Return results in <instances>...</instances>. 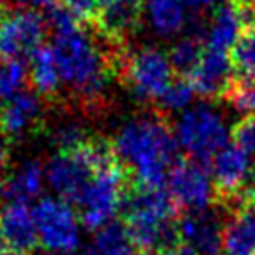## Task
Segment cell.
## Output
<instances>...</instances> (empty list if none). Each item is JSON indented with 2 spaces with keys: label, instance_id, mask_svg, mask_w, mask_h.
Segmentation results:
<instances>
[{
  "label": "cell",
  "instance_id": "obj_1",
  "mask_svg": "<svg viewBox=\"0 0 255 255\" xmlns=\"http://www.w3.org/2000/svg\"><path fill=\"white\" fill-rule=\"evenodd\" d=\"M115 159L126 167L139 186L161 188L175 167L178 144L173 129L158 117H133L126 120L113 137Z\"/></svg>",
  "mask_w": 255,
  "mask_h": 255
},
{
  "label": "cell",
  "instance_id": "obj_2",
  "mask_svg": "<svg viewBox=\"0 0 255 255\" xmlns=\"http://www.w3.org/2000/svg\"><path fill=\"white\" fill-rule=\"evenodd\" d=\"M62 85L83 100L104 94L109 81V62L98 41L77 23L53 30V45Z\"/></svg>",
  "mask_w": 255,
  "mask_h": 255
},
{
  "label": "cell",
  "instance_id": "obj_3",
  "mask_svg": "<svg viewBox=\"0 0 255 255\" xmlns=\"http://www.w3.org/2000/svg\"><path fill=\"white\" fill-rule=\"evenodd\" d=\"M122 210L126 216L124 229L135 250L163 254L175 246V239H178V220L176 205L167 190L139 186L137 190L126 193Z\"/></svg>",
  "mask_w": 255,
  "mask_h": 255
},
{
  "label": "cell",
  "instance_id": "obj_4",
  "mask_svg": "<svg viewBox=\"0 0 255 255\" xmlns=\"http://www.w3.org/2000/svg\"><path fill=\"white\" fill-rule=\"evenodd\" d=\"M173 135L178 150L188 154L193 161L208 165L218 152L231 143L233 129L220 109L197 104L176 117Z\"/></svg>",
  "mask_w": 255,
  "mask_h": 255
},
{
  "label": "cell",
  "instance_id": "obj_5",
  "mask_svg": "<svg viewBox=\"0 0 255 255\" xmlns=\"http://www.w3.org/2000/svg\"><path fill=\"white\" fill-rule=\"evenodd\" d=\"M115 161L111 146L104 143H85L73 152H58L45 163L47 188L55 197L75 205L98 169Z\"/></svg>",
  "mask_w": 255,
  "mask_h": 255
},
{
  "label": "cell",
  "instance_id": "obj_6",
  "mask_svg": "<svg viewBox=\"0 0 255 255\" xmlns=\"http://www.w3.org/2000/svg\"><path fill=\"white\" fill-rule=\"evenodd\" d=\"M124 197V171L115 159L96 171L79 201L75 203L83 227L98 233L115 223L119 210H122Z\"/></svg>",
  "mask_w": 255,
  "mask_h": 255
},
{
  "label": "cell",
  "instance_id": "obj_7",
  "mask_svg": "<svg viewBox=\"0 0 255 255\" xmlns=\"http://www.w3.org/2000/svg\"><path fill=\"white\" fill-rule=\"evenodd\" d=\"M38 240L45 250L60 255L79 252L83 244V223L79 212L66 201L43 195L32 207Z\"/></svg>",
  "mask_w": 255,
  "mask_h": 255
},
{
  "label": "cell",
  "instance_id": "obj_8",
  "mask_svg": "<svg viewBox=\"0 0 255 255\" xmlns=\"http://www.w3.org/2000/svg\"><path fill=\"white\" fill-rule=\"evenodd\" d=\"M124 77L135 98L143 102H158L175 81V70L165 51L141 47L128 56Z\"/></svg>",
  "mask_w": 255,
  "mask_h": 255
},
{
  "label": "cell",
  "instance_id": "obj_9",
  "mask_svg": "<svg viewBox=\"0 0 255 255\" xmlns=\"http://www.w3.org/2000/svg\"><path fill=\"white\" fill-rule=\"evenodd\" d=\"M165 184L173 203L186 212L207 210L214 203L216 184L208 171V165L197 163L193 159L176 161Z\"/></svg>",
  "mask_w": 255,
  "mask_h": 255
},
{
  "label": "cell",
  "instance_id": "obj_10",
  "mask_svg": "<svg viewBox=\"0 0 255 255\" xmlns=\"http://www.w3.org/2000/svg\"><path fill=\"white\" fill-rule=\"evenodd\" d=\"M47 28V19L34 9H21L8 15L0 28V56L11 60L30 58L43 47Z\"/></svg>",
  "mask_w": 255,
  "mask_h": 255
},
{
  "label": "cell",
  "instance_id": "obj_11",
  "mask_svg": "<svg viewBox=\"0 0 255 255\" xmlns=\"http://www.w3.org/2000/svg\"><path fill=\"white\" fill-rule=\"evenodd\" d=\"M225 223L212 208L199 212H186L178 220V239L184 246L199 255H220L223 252Z\"/></svg>",
  "mask_w": 255,
  "mask_h": 255
},
{
  "label": "cell",
  "instance_id": "obj_12",
  "mask_svg": "<svg viewBox=\"0 0 255 255\" xmlns=\"http://www.w3.org/2000/svg\"><path fill=\"white\" fill-rule=\"evenodd\" d=\"M208 165L216 190L223 191L225 195H239L240 191H246L252 184V156L235 143H229L223 150L218 152Z\"/></svg>",
  "mask_w": 255,
  "mask_h": 255
},
{
  "label": "cell",
  "instance_id": "obj_13",
  "mask_svg": "<svg viewBox=\"0 0 255 255\" xmlns=\"http://www.w3.org/2000/svg\"><path fill=\"white\" fill-rule=\"evenodd\" d=\"M233 64L229 53L208 51L201 56L195 70L188 75V81L195 90V94L203 98H218L229 92L233 87Z\"/></svg>",
  "mask_w": 255,
  "mask_h": 255
},
{
  "label": "cell",
  "instance_id": "obj_14",
  "mask_svg": "<svg viewBox=\"0 0 255 255\" xmlns=\"http://www.w3.org/2000/svg\"><path fill=\"white\" fill-rule=\"evenodd\" d=\"M246 4L227 2L218 6L205 28V49L229 53L246 28Z\"/></svg>",
  "mask_w": 255,
  "mask_h": 255
},
{
  "label": "cell",
  "instance_id": "obj_15",
  "mask_svg": "<svg viewBox=\"0 0 255 255\" xmlns=\"http://www.w3.org/2000/svg\"><path fill=\"white\" fill-rule=\"evenodd\" d=\"M0 235L9 250L19 254L32 252L40 240L30 205L4 203L0 208Z\"/></svg>",
  "mask_w": 255,
  "mask_h": 255
},
{
  "label": "cell",
  "instance_id": "obj_16",
  "mask_svg": "<svg viewBox=\"0 0 255 255\" xmlns=\"http://www.w3.org/2000/svg\"><path fill=\"white\" fill-rule=\"evenodd\" d=\"M45 188V165H41L38 159H24L13 169L11 175H8L2 188V195L6 203L30 205L32 201H40L43 197Z\"/></svg>",
  "mask_w": 255,
  "mask_h": 255
},
{
  "label": "cell",
  "instance_id": "obj_17",
  "mask_svg": "<svg viewBox=\"0 0 255 255\" xmlns=\"http://www.w3.org/2000/svg\"><path fill=\"white\" fill-rule=\"evenodd\" d=\"M41 100L36 92L23 90L6 100L0 107V129L6 135H23L41 119Z\"/></svg>",
  "mask_w": 255,
  "mask_h": 255
},
{
  "label": "cell",
  "instance_id": "obj_18",
  "mask_svg": "<svg viewBox=\"0 0 255 255\" xmlns=\"http://www.w3.org/2000/svg\"><path fill=\"white\" fill-rule=\"evenodd\" d=\"M141 11L148 30L163 40L180 36L190 21L188 8L180 0H144Z\"/></svg>",
  "mask_w": 255,
  "mask_h": 255
},
{
  "label": "cell",
  "instance_id": "obj_19",
  "mask_svg": "<svg viewBox=\"0 0 255 255\" xmlns=\"http://www.w3.org/2000/svg\"><path fill=\"white\" fill-rule=\"evenodd\" d=\"M223 254L255 255V207L239 208L225 223Z\"/></svg>",
  "mask_w": 255,
  "mask_h": 255
},
{
  "label": "cell",
  "instance_id": "obj_20",
  "mask_svg": "<svg viewBox=\"0 0 255 255\" xmlns=\"http://www.w3.org/2000/svg\"><path fill=\"white\" fill-rule=\"evenodd\" d=\"M141 13L139 0H100L98 23L109 38H120L131 30Z\"/></svg>",
  "mask_w": 255,
  "mask_h": 255
},
{
  "label": "cell",
  "instance_id": "obj_21",
  "mask_svg": "<svg viewBox=\"0 0 255 255\" xmlns=\"http://www.w3.org/2000/svg\"><path fill=\"white\" fill-rule=\"evenodd\" d=\"M28 79L38 96H53L62 85L51 47L43 45L28 58Z\"/></svg>",
  "mask_w": 255,
  "mask_h": 255
},
{
  "label": "cell",
  "instance_id": "obj_22",
  "mask_svg": "<svg viewBox=\"0 0 255 255\" xmlns=\"http://www.w3.org/2000/svg\"><path fill=\"white\" fill-rule=\"evenodd\" d=\"M81 255H137V250L128 237L124 225L111 223L96 233L92 242L83 248Z\"/></svg>",
  "mask_w": 255,
  "mask_h": 255
},
{
  "label": "cell",
  "instance_id": "obj_23",
  "mask_svg": "<svg viewBox=\"0 0 255 255\" xmlns=\"http://www.w3.org/2000/svg\"><path fill=\"white\" fill-rule=\"evenodd\" d=\"M233 72L242 83L255 85V24L244 28L242 36L231 49Z\"/></svg>",
  "mask_w": 255,
  "mask_h": 255
},
{
  "label": "cell",
  "instance_id": "obj_24",
  "mask_svg": "<svg viewBox=\"0 0 255 255\" xmlns=\"http://www.w3.org/2000/svg\"><path fill=\"white\" fill-rule=\"evenodd\" d=\"M203 53H205V49L201 47L199 40H195L193 36H184L173 43L167 55L175 72L190 75L195 70V66L199 64Z\"/></svg>",
  "mask_w": 255,
  "mask_h": 255
},
{
  "label": "cell",
  "instance_id": "obj_25",
  "mask_svg": "<svg viewBox=\"0 0 255 255\" xmlns=\"http://www.w3.org/2000/svg\"><path fill=\"white\" fill-rule=\"evenodd\" d=\"M28 81V66L23 60H0V102H6L24 90Z\"/></svg>",
  "mask_w": 255,
  "mask_h": 255
},
{
  "label": "cell",
  "instance_id": "obj_26",
  "mask_svg": "<svg viewBox=\"0 0 255 255\" xmlns=\"http://www.w3.org/2000/svg\"><path fill=\"white\" fill-rule=\"evenodd\" d=\"M193 98H195V90L191 87V83L188 81V77H180L169 85V88L158 100V105L163 111L180 115L193 105Z\"/></svg>",
  "mask_w": 255,
  "mask_h": 255
},
{
  "label": "cell",
  "instance_id": "obj_27",
  "mask_svg": "<svg viewBox=\"0 0 255 255\" xmlns=\"http://www.w3.org/2000/svg\"><path fill=\"white\" fill-rule=\"evenodd\" d=\"M51 141L58 148V152L77 150L87 143L85 128L75 120H64V122L55 126L53 133H51Z\"/></svg>",
  "mask_w": 255,
  "mask_h": 255
},
{
  "label": "cell",
  "instance_id": "obj_28",
  "mask_svg": "<svg viewBox=\"0 0 255 255\" xmlns=\"http://www.w3.org/2000/svg\"><path fill=\"white\" fill-rule=\"evenodd\" d=\"M227 100L237 113L244 115V119L255 117V85L239 81L227 92Z\"/></svg>",
  "mask_w": 255,
  "mask_h": 255
},
{
  "label": "cell",
  "instance_id": "obj_29",
  "mask_svg": "<svg viewBox=\"0 0 255 255\" xmlns=\"http://www.w3.org/2000/svg\"><path fill=\"white\" fill-rule=\"evenodd\" d=\"M233 143L242 150L255 156V117L242 119L233 129Z\"/></svg>",
  "mask_w": 255,
  "mask_h": 255
},
{
  "label": "cell",
  "instance_id": "obj_30",
  "mask_svg": "<svg viewBox=\"0 0 255 255\" xmlns=\"http://www.w3.org/2000/svg\"><path fill=\"white\" fill-rule=\"evenodd\" d=\"M60 6L77 23H83V21H92L98 17L100 0H60Z\"/></svg>",
  "mask_w": 255,
  "mask_h": 255
},
{
  "label": "cell",
  "instance_id": "obj_31",
  "mask_svg": "<svg viewBox=\"0 0 255 255\" xmlns=\"http://www.w3.org/2000/svg\"><path fill=\"white\" fill-rule=\"evenodd\" d=\"M21 4L26 6V9H34V11H38V9H51L55 6V0H19Z\"/></svg>",
  "mask_w": 255,
  "mask_h": 255
},
{
  "label": "cell",
  "instance_id": "obj_32",
  "mask_svg": "<svg viewBox=\"0 0 255 255\" xmlns=\"http://www.w3.org/2000/svg\"><path fill=\"white\" fill-rule=\"evenodd\" d=\"M186 8H191V9H207V8H212L218 0H180Z\"/></svg>",
  "mask_w": 255,
  "mask_h": 255
},
{
  "label": "cell",
  "instance_id": "obj_33",
  "mask_svg": "<svg viewBox=\"0 0 255 255\" xmlns=\"http://www.w3.org/2000/svg\"><path fill=\"white\" fill-rule=\"evenodd\" d=\"M163 255H199L197 252H193L191 248L184 246V244H180V246H173L169 248L167 252H163Z\"/></svg>",
  "mask_w": 255,
  "mask_h": 255
},
{
  "label": "cell",
  "instance_id": "obj_34",
  "mask_svg": "<svg viewBox=\"0 0 255 255\" xmlns=\"http://www.w3.org/2000/svg\"><path fill=\"white\" fill-rule=\"evenodd\" d=\"M30 255H60V254H56V252H51V250H45V248H41V250H36V252H32Z\"/></svg>",
  "mask_w": 255,
  "mask_h": 255
},
{
  "label": "cell",
  "instance_id": "obj_35",
  "mask_svg": "<svg viewBox=\"0 0 255 255\" xmlns=\"http://www.w3.org/2000/svg\"><path fill=\"white\" fill-rule=\"evenodd\" d=\"M6 11H4V8H2V4H0V28H2V24H4V21H6Z\"/></svg>",
  "mask_w": 255,
  "mask_h": 255
},
{
  "label": "cell",
  "instance_id": "obj_36",
  "mask_svg": "<svg viewBox=\"0 0 255 255\" xmlns=\"http://www.w3.org/2000/svg\"><path fill=\"white\" fill-rule=\"evenodd\" d=\"M4 148H8V146H6V139H4V133H2V129H0V150H4Z\"/></svg>",
  "mask_w": 255,
  "mask_h": 255
},
{
  "label": "cell",
  "instance_id": "obj_37",
  "mask_svg": "<svg viewBox=\"0 0 255 255\" xmlns=\"http://www.w3.org/2000/svg\"><path fill=\"white\" fill-rule=\"evenodd\" d=\"M250 13H252V19H255V0H252L250 4Z\"/></svg>",
  "mask_w": 255,
  "mask_h": 255
},
{
  "label": "cell",
  "instance_id": "obj_38",
  "mask_svg": "<svg viewBox=\"0 0 255 255\" xmlns=\"http://www.w3.org/2000/svg\"><path fill=\"white\" fill-rule=\"evenodd\" d=\"M2 255H23V254H19V252H13V250H8V252H2Z\"/></svg>",
  "mask_w": 255,
  "mask_h": 255
},
{
  "label": "cell",
  "instance_id": "obj_39",
  "mask_svg": "<svg viewBox=\"0 0 255 255\" xmlns=\"http://www.w3.org/2000/svg\"><path fill=\"white\" fill-rule=\"evenodd\" d=\"M2 246H4V240H2V235H0V255H2V252H4V250H2Z\"/></svg>",
  "mask_w": 255,
  "mask_h": 255
},
{
  "label": "cell",
  "instance_id": "obj_40",
  "mask_svg": "<svg viewBox=\"0 0 255 255\" xmlns=\"http://www.w3.org/2000/svg\"><path fill=\"white\" fill-rule=\"evenodd\" d=\"M139 2H141V0H139Z\"/></svg>",
  "mask_w": 255,
  "mask_h": 255
}]
</instances>
